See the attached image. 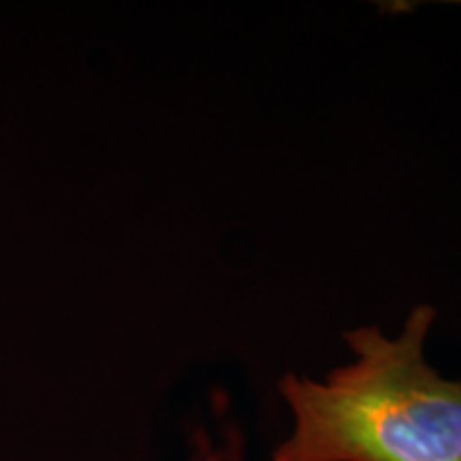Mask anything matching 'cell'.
I'll return each instance as SVG.
<instances>
[{"instance_id": "6da1fadb", "label": "cell", "mask_w": 461, "mask_h": 461, "mask_svg": "<svg viewBox=\"0 0 461 461\" xmlns=\"http://www.w3.org/2000/svg\"><path fill=\"white\" fill-rule=\"evenodd\" d=\"M436 310L420 303L397 338L346 333L355 361L325 380L286 374L293 431L274 461H461V380L425 361Z\"/></svg>"}]
</instances>
